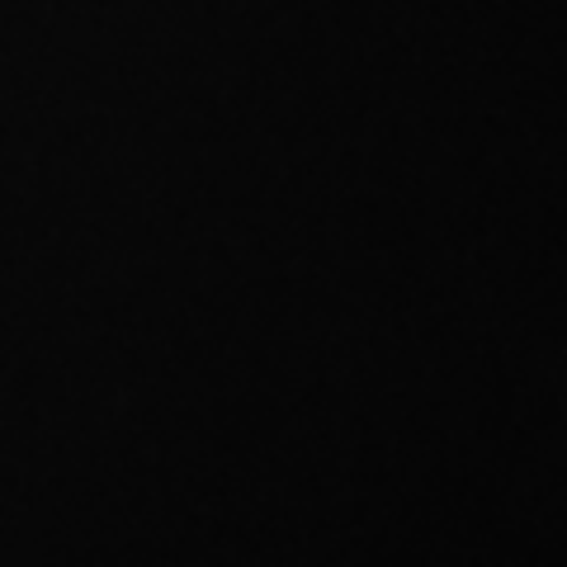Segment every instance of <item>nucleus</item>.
Listing matches in <instances>:
<instances>
[]
</instances>
